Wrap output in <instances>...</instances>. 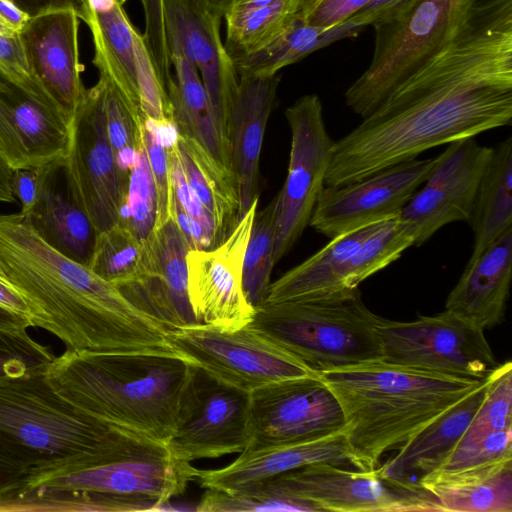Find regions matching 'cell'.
Masks as SVG:
<instances>
[{
    "instance_id": "39",
    "label": "cell",
    "mask_w": 512,
    "mask_h": 512,
    "mask_svg": "<svg viewBox=\"0 0 512 512\" xmlns=\"http://www.w3.org/2000/svg\"><path fill=\"white\" fill-rule=\"evenodd\" d=\"M195 510L199 512H318L314 505L271 487L265 480L249 482L231 489L206 488Z\"/></svg>"
},
{
    "instance_id": "24",
    "label": "cell",
    "mask_w": 512,
    "mask_h": 512,
    "mask_svg": "<svg viewBox=\"0 0 512 512\" xmlns=\"http://www.w3.org/2000/svg\"><path fill=\"white\" fill-rule=\"evenodd\" d=\"M317 463L353 466L345 429L313 440L246 449L225 467L199 469L195 480L205 488L231 489Z\"/></svg>"
},
{
    "instance_id": "44",
    "label": "cell",
    "mask_w": 512,
    "mask_h": 512,
    "mask_svg": "<svg viewBox=\"0 0 512 512\" xmlns=\"http://www.w3.org/2000/svg\"><path fill=\"white\" fill-rule=\"evenodd\" d=\"M177 139L168 146L172 194L190 219L193 249H211L219 245L215 223L186 180L178 155Z\"/></svg>"
},
{
    "instance_id": "23",
    "label": "cell",
    "mask_w": 512,
    "mask_h": 512,
    "mask_svg": "<svg viewBox=\"0 0 512 512\" xmlns=\"http://www.w3.org/2000/svg\"><path fill=\"white\" fill-rule=\"evenodd\" d=\"M152 275L141 285L120 290L136 307L168 330L198 324L188 294L189 245L170 218L147 243Z\"/></svg>"
},
{
    "instance_id": "8",
    "label": "cell",
    "mask_w": 512,
    "mask_h": 512,
    "mask_svg": "<svg viewBox=\"0 0 512 512\" xmlns=\"http://www.w3.org/2000/svg\"><path fill=\"white\" fill-rule=\"evenodd\" d=\"M167 340L175 352L214 380L247 393L318 374L248 325L230 331L195 324L168 330Z\"/></svg>"
},
{
    "instance_id": "2",
    "label": "cell",
    "mask_w": 512,
    "mask_h": 512,
    "mask_svg": "<svg viewBox=\"0 0 512 512\" xmlns=\"http://www.w3.org/2000/svg\"><path fill=\"white\" fill-rule=\"evenodd\" d=\"M1 281L26 303L32 327L75 352L173 350L168 329L116 286L46 243L22 214L0 215Z\"/></svg>"
},
{
    "instance_id": "43",
    "label": "cell",
    "mask_w": 512,
    "mask_h": 512,
    "mask_svg": "<svg viewBox=\"0 0 512 512\" xmlns=\"http://www.w3.org/2000/svg\"><path fill=\"white\" fill-rule=\"evenodd\" d=\"M512 429V364H500L487 378L484 397L466 433Z\"/></svg>"
},
{
    "instance_id": "54",
    "label": "cell",
    "mask_w": 512,
    "mask_h": 512,
    "mask_svg": "<svg viewBox=\"0 0 512 512\" xmlns=\"http://www.w3.org/2000/svg\"><path fill=\"white\" fill-rule=\"evenodd\" d=\"M0 306L30 320L26 303L2 281H0Z\"/></svg>"
},
{
    "instance_id": "9",
    "label": "cell",
    "mask_w": 512,
    "mask_h": 512,
    "mask_svg": "<svg viewBox=\"0 0 512 512\" xmlns=\"http://www.w3.org/2000/svg\"><path fill=\"white\" fill-rule=\"evenodd\" d=\"M377 331L389 363L476 379L500 365L484 330L447 310L409 322L380 317Z\"/></svg>"
},
{
    "instance_id": "13",
    "label": "cell",
    "mask_w": 512,
    "mask_h": 512,
    "mask_svg": "<svg viewBox=\"0 0 512 512\" xmlns=\"http://www.w3.org/2000/svg\"><path fill=\"white\" fill-rule=\"evenodd\" d=\"M291 131L288 173L275 198L274 262H279L309 225L322 191L335 141L329 136L320 98L307 94L285 111Z\"/></svg>"
},
{
    "instance_id": "60",
    "label": "cell",
    "mask_w": 512,
    "mask_h": 512,
    "mask_svg": "<svg viewBox=\"0 0 512 512\" xmlns=\"http://www.w3.org/2000/svg\"><path fill=\"white\" fill-rule=\"evenodd\" d=\"M1 278H2V275H1V271H0V281H1Z\"/></svg>"
},
{
    "instance_id": "48",
    "label": "cell",
    "mask_w": 512,
    "mask_h": 512,
    "mask_svg": "<svg viewBox=\"0 0 512 512\" xmlns=\"http://www.w3.org/2000/svg\"><path fill=\"white\" fill-rule=\"evenodd\" d=\"M370 0H318L300 15L308 24L318 27L338 25L361 10Z\"/></svg>"
},
{
    "instance_id": "49",
    "label": "cell",
    "mask_w": 512,
    "mask_h": 512,
    "mask_svg": "<svg viewBox=\"0 0 512 512\" xmlns=\"http://www.w3.org/2000/svg\"><path fill=\"white\" fill-rule=\"evenodd\" d=\"M50 165L51 163L40 167L13 171L11 186L14 196L21 203L20 214L23 216H27L36 205Z\"/></svg>"
},
{
    "instance_id": "50",
    "label": "cell",
    "mask_w": 512,
    "mask_h": 512,
    "mask_svg": "<svg viewBox=\"0 0 512 512\" xmlns=\"http://www.w3.org/2000/svg\"><path fill=\"white\" fill-rule=\"evenodd\" d=\"M30 17L43 12L57 9H73L80 20H84L86 14V0H12Z\"/></svg>"
},
{
    "instance_id": "18",
    "label": "cell",
    "mask_w": 512,
    "mask_h": 512,
    "mask_svg": "<svg viewBox=\"0 0 512 512\" xmlns=\"http://www.w3.org/2000/svg\"><path fill=\"white\" fill-rule=\"evenodd\" d=\"M249 444V393L224 385L199 369L190 410L166 445L169 454L191 463L240 454Z\"/></svg>"
},
{
    "instance_id": "46",
    "label": "cell",
    "mask_w": 512,
    "mask_h": 512,
    "mask_svg": "<svg viewBox=\"0 0 512 512\" xmlns=\"http://www.w3.org/2000/svg\"><path fill=\"white\" fill-rule=\"evenodd\" d=\"M0 78L40 102L63 112L34 74L28 61L20 33L9 32L1 27Z\"/></svg>"
},
{
    "instance_id": "34",
    "label": "cell",
    "mask_w": 512,
    "mask_h": 512,
    "mask_svg": "<svg viewBox=\"0 0 512 512\" xmlns=\"http://www.w3.org/2000/svg\"><path fill=\"white\" fill-rule=\"evenodd\" d=\"M363 28L352 17L332 27L313 26L298 14L289 27L266 46L232 60L239 77L272 76L318 49L357 35Z\"/></svg>"
},
{
    "instance_id": "30",
    "label": "cell",
    "mask_w": 512,
    "mask_h": 512,
    "mask_svg": "<svg viewBox=\"0 0 512 512\" xmlns=\"http://www.w3.org/2000/svg\"><path fill=\"white\" fill-rule=\"evenodd\" d=\"M378 223L330 239L314 255L270 283L265 302L312 300L354 291L345 286L348 261Z\"/></svg>"
},
{
    "instance_id": "31",
    "label": "cell",
    "mask_w": 512,
    "mask_h": 512,
    "mask_svg": "<svg viewBox=\"0 0 512 512\" xmlns=\"http://www.w3.org/2000/svg\"><path fill=\"white\" fill-rule=\"evenodd\" d=\"M167 38L171 66L174 70L168 96L172 120L178 135L200 145L233 171L232 156L219 136L211 103L200 75L177 41L169 35Z\"/></svg>"
},
{
    "instance_id": "47",
    "label": "cell",
    "mask_w": 512,
    "mask_h": 512,
    "mask_svg": "<svg viewBox=\"0 0 512 512\" xmlns=\"http://www.w3.org/2000/svg\"><path fill=\"white\" fill-rule=\"evenodd\" d=\"M55 357L25 332L0 330V377L19 376L46 367Z\"/></svg>"
},
{
    "instance_id": "25",
    "label": "cell",
    "mask_w": 512,
    "mask_h": 512,
    "mask_svg": "<svg viewBox=\"0 0 512 512\" xmlns=\"http://www.w3.org/2000/svg\"><path fill=\"white\" fill-rule=\"evenodd\" d=\"M512 277V227L493 241L464 272L449 293L445 310L482 329L505 316Z\"/></svg>"
},
{
    "instance_id": "35",
    "label": "cell",
    "mask_w": 512,
    "mask_h": 512,
    "mask_svg": "<svg viewBox=\"0 0 512 512\" xmlns=\"http://www.w3.org/2000/svg\"><path fill=\"white\" fill-rule=\"evenodd\" d=\"M300 0H231L223 20L232 59L253 53L283 33L298 15Z\"/></svg>"
},
{
    "instance_id": "21",
    "label": "cell",
    "mask_w": 512,
    "mask_h": 512,
    "mask_svg": "<svg viewBox=\"0 0 512 512\" xmlns=\"http://www.w3.org/2000/svg\"><path fill=\"white\" fill-rule=\"evenodd\" d=\"M79 20L73 9L51 10L30 17L20 32L34 74L70 121L87 91L82 80Z\"/></svg>"
},
{
    "instance_id": "42",
    "label": "cell",
    "mask_w": 512,
    "mask_h": 512,
    "mask_svg": "<svg viewBox=\"0 0 512 512\" xmlns=\"http://www.w3.org/2000/svg\"><path fill=\"white\" fill-rule=\"evenodd\" d=\"M120 222L146 245L156 230V190L145 145L130 173L127 202Z\"/></svg>"
},
{
    "instance_id": "55",
    "label": "cell",
    "mask_w": 512,
    "mask_h": 512,
    "mask_svg": "<svg viewBox=\"0 0 512 512\" xmlns=\"http://www.w3.org/2000/svg\"><path fill=\"white\" fill-rule=\"evenodd\" d=\"M199 14L222 21L231 0H186Z\"/></svg>"
},
{
    "instance_id": "10",
    "label": "cell",
    "mask_w": 512,
    "mask_h": 512,
    "mask_svg": "<svg viewBox=\"0 0 512 512\" xmlns=\"http://www.w3.org/2000/svg\"><path fill=\"white\" fill-rule=\"evenodd\" d=\"M94 46L93 64L145 119L173 122L167 90L144 35L119 0H86L83 20Z\"/></svg>"
},
{
    "instance_id": "37",
    "label": "cell",
    "mask_w": 512,
    "mask_h": 512,
    "mask_svg": "<svg viewBox=\"0 0 512 512\" xmlns=\"http://www.w3.org/2000/svg\"><path fill=\"white\" fill-rule=\"evenodd\" d=\"M88 267L119 290L141 285L152 275L148 246L122 222L98 234Z\"/></svg>"
},
{
    "instance_id": "1",
    "label": "cell",
    "mask_w": 512,
    "mask_h": 512,
    "mask_svg": "<svg viewBox=\"0 0 512 512\" xmlns=\"http://www.w3.org/2000/svg\"><path fill=\"white\" fill-rule=\"evenodd\" d=\"M511 120L512 15L471 16L452 44L335 141L324 185L361 180Z\"/></svg>"
},
{
    "instance_id": "19",
    "label": "cell",
    "mask_w": 512,
    "mask_h": 512,
    "mask_svg": "<svg viewBox=\"0 0 512 512\" xmlns=\"http://www.w3.org/2000/svg\"><path fill=\"white\" fill-rule=\"evenodd\" d=\"M198 470L189 462L171 455L123 460L80 469L28 475L18 490L46 488L145 496L159 500L163 504V510L173 497L184 493L189 482L195 480Z\"/></svg>"
},
{
    "instance_id": "14",
    "label": "cell",
    "mask_w": 512,
    "mask_h": 512,
    "mask_svg": "<svg viewBox=\"0 0 512 512\" xmlns=\"http://www.w3.org/2000/svg\"><path fill=\"white\" fill-rule=\"evenodd\" d=\"M249 428L247 449L324 437L343 430L345 420L331 389L312 374L249 393Z\"/></svg>"
},
{
    "instance_id": "27",
    "label": "cell",
    "mask_w": 512,
    "mask_h": 512,
    "mask_svg": "<svg viewBox=\"0 0 512 512\" xmlns=\"http://www.w3.org/2000/svg\"><path fill=\"white\" fill-rule=\"evenodd\" d=\"M63 160L51 163L40 197L24 217L52 248L88 267L98 232L70 190L65 174L63 186L58 181Z\"/></svg>"
},
{
    "instance_id": "28",
    "label": "cell",
    "mask_w": 512,
    "mask_h": 512,
    "mask_svg": "<svg viewBox=\"0 0 512 512\" xmlns=\"http://www.w3.org/2000/svg\"><path fill=\"white\" fill-rule=\"evenodd\" d=\"M418 483L438 501L441 512H512V458L432 471Z\"/></svg>"
},
{
    "instance_id": "20",
    "label": "cell",
    "mask_w": 512,
    "mask_h": 512,
    "mask_svg": "<svg viewBox=\"0 0 512 512\" xmlns=\"http://www.w3.org/2000/svg\"><path fill=\"white\" fill-rule=\"evenodd\" d=\"M167 35L192 63L208 94L215 124L231 154L230 121L239 91V76L220 35V20L199 14L186 0H165Z\"/></svg>"
},
{
    "instance_id": "16",
    "label": "cell",
    "mask_w": 512,
    "mask_h": 512,
    "mask_svg": "<svg viewBox=\"0 0 512 512\" xmlns=\"http://www.w3.org/2000/svg\"><path fill=\"white\" fill-rule=\"evenodd\" d=\"M493 147L479 145L474 137L449 144L424 183L398 215L414 245H421L443 226L469 221L476 191Z\"/></svg>"
},
{
    "instance_id": "7",
    "label": "cell",
    "mask_w": 512,
    "mask_h": 512,
    "mask_svg": "<svg viewBox=\"0 0 512 512\" xmlns=\"http://www.w3.org/2000/svg\"><path fill=\"white\" fill-rule=\"evenodd\" d=\"M475 0H404L371 25L369 67L345 92L346 105L364 118L403 80L460 35Z\"/></svg>"
},
{
    "instance_id": "3",
    "label": "cell",
    "mask_w": 512,
    "mask_h": 512,
    "mask_svg": "<svg viewBox=\"0 0 512 512\" xmlns=\"http://www.w3.org/2000/svg\"><path fill=\"white\" fill-rule=\"evenodd\" d=\"M198 372L174 350H65L45 368L52 387L79 409L165 446L190 410Z\"/></svg>"
},
{
    "instance_id": "51",
    "label": "cell",
    "mask_w": 512,
    "mask_h": 512,
    "mask_svg": "<svg viewBox=\"0 0 512 512\" xmlns=\"http://www.w3.org/2000/svg\"><path fill=\"white\" fill-rule=\"evenodd\" d=\"M30 16L12 0H0V27L6 31L20 33Z\"/></svg>"
},
{
    "instance_id": "56",
    "label": "cell",
    "mask_w": 512,
    "mask_h": 512,
    "mask_svg": "<svg viewBox=\"0 0 512 512\" xmlns=\"http://www.w3.org/2000/svg\"><path fill=\"white\" fill-rule=\"evenodd\" d=\"M32 324L24 316L16 314L0 306V330L7 332H25Z\"/></svg>"
},
{
    "instance_id": "29",
    "label": "cell",
    "mask_w": 512,
    "mask_h": 512,
    "mask_svg": "<svg viewBox=\"0 0 512 512\" xmlns=\"http://www.w3.org/2000/svg\"><path fill=\"white\" fill-rule=\"evenodd\" d=\"M488 378V377H487ZM486 381L473 393L437 418L383 464L378 471L402 482H418L438 468L467 430L485 394Z\"/></svg>"
},
{
    "instance_id": "58",
    "label": "cell",
    "mask_w": 512,
    "mask_h": 512,
    "mask_svg": "<svg viewBox=\"0 0 512 512\" xmlns=\"http://www.w3.org/2000/svg\"><path fill=\"white\" fill-rule=\"evenodd\" d=\"M318 0H300L299 15H304Z\"/></svg>"
},
{
    "instance_id": "11",
    "label": "cell",
    "mask_w": 512,
    "mask_h": 512,
    "mask_svg": "<svg viewBox=\"0 0 512 512\" xmlns=\"http://www.w3.org/2000/svg\"><path fill=\"white\" fill-rule=\"evenodd\" d=\"M271 487L314 505L318 511L441 512L418 482H402L373 470L317 463L264 479Z\"/></svg>"
},
{
    "instance_id": "32",
    "label": "cell",
    "mask_w": 512,
    "mask_h": 512,
    "mask_svg": "<svg viewBox=\"0 0 512 512\" xmlns=\"http://www.w3.org/2000/svg\"><path fill=\"white\" fill-rule=\"evenodd\" d=\"M177 150L186 180L212 216L221 244L239 221L240 194L236 176L200 145L179 135Z\"/></svg>"
},
{
    "instance_id": "36",
    "label": "cell",
    "mask_w": 512,
    "mask_h": 512,
    "mask_svg": "<svg viewBox=\"0 0 512 512\" xmlns=\"http://www.w3.org/2000/svg\"><path fill=\"white\" fill-rule=\"evenodd\" d=\"M163 504L151 497L53 490L20 489L0 502V511H159Z\"/></svg>"
},
{
    "instance_id": "38",
    "label": "cell",
    "mask_w": 512,
    "mask_h": 512,
    "mask_svg": "<svg viewBox=\"0 0 512 512\" xmlns=\"http://www.w3.org/2000/svg\"><path fill=\"white\" fill-rule=\"evenodd\" d=\"M109 143L123 177L129 181L139 151L144 146L145 117L123 97L110 78L99 72Z\"/></svg>"
},
{
    "instance_id": "33",
    "label": "cell",
    "mask_w": 512,
    "mask_h": 512,
    "mask_svg": "<svg viewBox=\"0 0 512 512\" xmlns=\"http://www.w3.org/2000/svg\"><path fill=\"white\" fill-rule=\"evenodd\" d=\"M512 138L493 147L479 182L469 218L474 261L493 241L512 227Z\"/></svg>"
},
{
    "instance_id": "53",
    "label": "cell",
    "mask_w": 512,
    "mask_h": 512,
    "mask_svg": "<svg viewBox=\"0 0 512 512\" xmlns=\"http://www.w3.org/2000/svg\"><path fill=\"white\" fill-rule=\"evenodd\" d=\"M26 476L21 470L0 462V499L17 490Z\"/></svg>"
},
{
    "instance_id": "4",
    "label": "cell",
    "mask_w": 512,
    "mask_h": 512,
    "mask_svg": "<svg viewBox=\"0 0 512 512\" xmlns=\"http://www.w3.org/2000/svg\"><path fill=\"white\" fill-rule=\"evenodd\" d=\"M45 368L0 377V462L28 476L170 455L165 445L70 403Z\"/></svg>"
},
{
    "instance_id": "57",
    "label": "cell",
    "mask_w": 512,
    "mask_h": 512,
    "mask_svg": "<svg viewBox=\"0 0 512 512\" xmlns=\"http://www.w3.org/2000/svg\"><path fill=\"white\" fill-rule=\"evenodd\" d=\"M13 171L0 155V202L13 203L16 197L13 194L11 180Z\"/></svg>"
},
{
    "instance_id": "26",
    "label": "cell",
    "mask_w": 512,
    "mask_h": 512,
    "mask_svg": "<svg viewBox=\"0 0 512 512\" xmlns=\"http://www.w3.org/2000/svg\"><path fill=\"white\" fill-rule=\"evenodd\" d=\"M280 77H239V91L230 121L233 171L239 194V220L259 197V160Z\"/></svg>"
},
{
    "instance_id": "15",
    "label": "cell",
    "mask_w": 512,
    "mask_h": 512,
    "mask_svg": "<svg viewBox=\"0 0 512 512\" xmlns=\"http://www.w3.org/2000/svg\"><path fill=\"white\" fill-rule=\"evenodd\" d=\"M434 158L413 159L340 186H324L309 221L332 239L341 234L397 217L435 167Z\"/></svg>"
},
{
    "instance_id": "41",
    "label": "cell",
    "mask_w": 512,
    "mask_h": 512,
    "mask_svg": "<svg viewBox=\"0 0 512 512\" xmlns=\"http://www.w3.org/2000/svg\"><path fill=\"white\" fill-rule=\"evenodd\" d=\"M275 198L255 214L244 254L242 282L247 301L255 309L267 297L275 264Z\"/></svg>"
},
{
    "instance_id": "5",
    "label": "cell",
    "mask_w": 512,
    "mask_h": 512,
    "mask_svg": "<svg viewBox=\"0 0 512 512\" xmlns=\"http://www.w3.org/2000/svg\"><path fill=\"white\" fill-rule=\"evenodd\" d=\"M345 420L353 467L377 468L425 427L477 390L486 379L459 377L383 359L318 373Z\"/></svg>"
},
{
    "instance_id": "40",
    "label": "cell",
    "mask_w": 512,
    "mask_h": 512,
    "mask_svg": "<svg viewBox=\"0 0 512 512\" xmlns=\"http://www.w3.org/2000/svg\"><path fill=\"white\" fill-rule=\"evenodd\" d=\"M412 245L414 239L398 216L378 223L348 261L346 289H358L361 282L397 260Z\"/></svg>"
},
{
    "instance_id": "45",
    "label": "cell",
    "mask_w": 512,
    "mask_h": 512,
    "mask_svg": "<svg viewBox=\"0 0 512 512\" xmlns=\"http://www.w3.org/2000/svg\"><path fill=\"white\" fill-rule=\"evenodd\" d=\"M512 458V429L465 433L436 470L454 471Z\"/></svg>"
},
{
    "instance_id": "17",
    "label": "cell",
    "mask_w": 512,
    "mask_h": 512,
    "mask_svg": "<svg viewBox=\"0 0 512 512\" xmlns=\"http://www.w3.org/2000/svg\"><path fill=\"white\" fill-rule=\"evenodd\" d=\"M258 203L259 197L221 244L188 251V294L198 324L231 331L253 319L255 308L245 296L242 273Z\"/></svg>"
},
{
    "instance_id": "59",
    "label": "cell",
    "mask_w": 512,
    "mask_h": 512,
    "mask_svg": "<svg viewBox=\"0 0 512 512\" xmlns=\"http://www.w3.org/2000/svg\"><path fill=\"white\" fill-rule=\"evenodd\" d=\"M123 5L128 0H119ZM144 7H152L160 5L164 2V0H141Z\"/></svg>"
},
{
    "instance_id": "6",
    "label": "cell",
    "mask_w": 512,
    "mask_h": 512,
    "mask_svg": "<svg viewBox=\"0 0 512 512\" xmlns=\"http://www.w3.org/2000/svg\"><path fill=\"white\" fill-rule=\"evenodd\" d=\"M379 320L356 289L320 299L264 302L248 326L319 373L382 359Z\"/></svg>"
},
{
    "instance_id": "12",
    "label": "cell",
    "mask_w": 512,
    "mask_h": 512,
    "mask_svg": "<svg viewBox=\"0 0 512 512\" xmlns=\"http://www.w3.org/2000/svg\"><path fill=\"white\" fill-rule=\"evenodd\" d=\"M63 169L70 190L91 218L98 234L121 221L129 181L121 174L109 143L99 81L87 89L71 120Z\"/></svg>"
},
{
    "instance_id": "52",
    "label": "cell",
    "mask_w": 512,
    "mask_h": 512,
    "mask_svg": "<svg viewBox=\"0 0 512 512\" xmlns=\"http://www.w3.org/2000/svg\"><path fill=\"white\" fill-rule=\"evenodd\" d=\"M404 0H370L352 17L363 27L371 25L376 19L397 6Z\"/></svg>"
},
{
    "instance_id": "22",
    "label": "cell",
    "mask_w": 512,
    "mask_h": 512,
    "mask_svg": "<svg viewBox=\"0 0 512 512\" xmlns=\"http://www.w3.org/2000/svg\"><path fill=\"white\" fill-rule=\"evenodd\" d=\"M71 121L0 78V155L12 170L64 159Z\"/></svg>"
}]
</instances>
